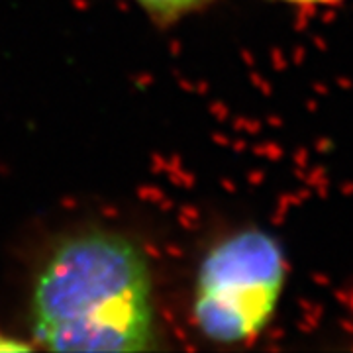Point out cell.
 I'll return each mask as SVG.
<instances>
[{
  "mask_svg": "<svg viewBox=\"0 0 353 353\" xmlns=\"http://www.w3.org/2000/svg\"><path fill=\"white\" fill-rule=\"evenodd\" d=\"M34 332L57 352H142L155 338L151 275L130 240L89 232L63 242L40 271Z\"/></svg>",
  "mask_w": 353,
  "mask_h": 353,
  "instance_id": "6da1fadb",
  "label": "cell"
},
{
  "mask_svg": "<svg viewBox=\"0 0 353 353\" xmlns=\"http://www.w3.org/2000/svg\"><path fill=\"white\" fill-rule=\"evenodd\" d=\"M287 2H297V4H334L338 0H287Z\"/></svg>",
  "mask_w": 353,
  "mask_h": 353,
  "instance_id": "5b68a950",
  "label": "cell"
},
{
  "mask_svg": "<svg viewBox=\"0 0 353 353\" xmlns=\"http://www.w3.org/2000/svg\"><path fill=\"white\" fill-rule=\"evenodd\" d=\"M10 350H28L26 344H18L10 338H2L0 336V352H10Z\"/></svg>",
  "mask_w": 353,
  "mask_h": 353,
  "instance_id": "277c9868",
  "label": "cell"
},
{
  "mask_svg": "<svg viewBox=\"0 0 353 353\" xmlns=\"http://www.w3.org/2000/svg\"><path fill=\"white\" fill-rule=\"evenodd\" d=\"M285 281L279 246L248 230L216 246L204 259L195 299L202 334L232 344L253 338L269 322Z\"/></svg>",
  "mask_w": 353,
  "mask_h": 353,
  "instance_id": "7a4b0ae2",
  "label": "cell"
},
{
  "mask_svg": "<svg viewBox=\"0 0 353 353\" xmlns=\"http://www.w3.org/2000/svg\"><path fill=\"white\" fill-rule=\"evenodd\" d=\"M148 12L157 18H177L189 10H195L208 0H138Z\"/></svg>",
  "mask_w": 353,
  "mask_h": 353,
  "instance_id": "3957f363",
  "label": "cell"
}]
</instances>
